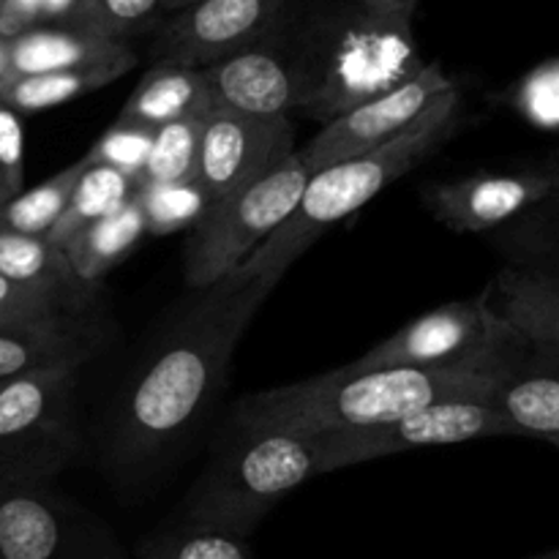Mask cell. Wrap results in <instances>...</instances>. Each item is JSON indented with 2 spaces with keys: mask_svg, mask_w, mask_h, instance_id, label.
I'll return each mask as SVG.
<instances>
[{
  "mask_svg": "<svg viewBox=\"0 0 559 559\" xmlns=\"http://www.w3.org/2000/svg\"><path fill=\"white\" fill-rule=\"evenodd\" d=\"M295 0H194L158 25L153 63L205 69L265 38Z\"/></svg>",
  "mask_w": 559,
  "mask_h": 559,
  "instance_id": "8fae6325",
  "label": "cell"
},
{
  "mask_svg": "<svg viewBox=\"0 0 559 559\" xmlns=\"http://www.w3.org/2000/svg\"><path fill=\"white\" fill-rule=\"evenodd\" d=\"M513 107L540 131H559V58L530 71L513 91Z\"/></svg>",
  "mask_w": 559,
  "mask_h": 559,
  "instance_id": "d6a6232c",
  "label": "cell"
},
{
  "mask_svg": "<svg viewBox=\"0 0 559 559\" xmlns=\"http://www.w3.org/2000/svg\"><path fill=\"white\" fill-rule=\"evenodd\" d=\"M11 197H14V194H11V189H9V186H5L3 175H0V207H3V205H5V202H9V200H11Z\"/></svg>",
  "mask_w": 559,
  "mask_h": 559,
  "instance_id": "74e56055",
  "label": "cell"
},
{
  "mask_svg": "<svg viewBox=\"0 0 559 559\" xmlns=\"http://www.w3.org/2000/svg\"><path fill=\"white\" fill-rule=\"evenodd\" d=\"M9 76V41H0V82Z\"/></svg>",
  "mask_w": 559,
  "mask_h": 559,
  "instance_id": "8d00e7d4",
  "label": "cell"
},
{
  "mask_svg": "<svg viewBox=\"0 0 559 559\" xmlns=\"http://www.w3.org/2000/svg\"><path fill=\"white\" fill-rule=\"evenodd\" d=\"M278 282L227 276L186 306L115 409L107 448L112 467H151L197 429L222 393L240 336Z\"/></svg>",
  "mask_w": 559,
  "mask_h": 559,
  "instance_id": "6da1fadb",
  "label": "cell"
},
{
  "mask_svg": "<svg viewBox=\"0 0 559 559\" xmlns=\"http://www.w3.org/2000/svg\"><path fill=\"white\" fill-rule=\"evenodd\" d=\"M87 169V158L82 156L80 162L69 164L66 169L55 173L44 183L33 186V189H22L20 194L11 197L3 207H0V227L14 229L22 235H38L47 238L49 229L58 224L63 211L69 207L71 194L76 189V180Z\"/></svg>",
  "mask_w": 559,
  "mask_h": 559,
  "instance_id": "484cf974",
  "label": "cell"
},
{
  "mask_svg": "<svg viewBox=\"0 0 559 559\" xmlns=\"http://www.w3.org/2000/svg\"><path fill=\"white\" fill-rule=\"evenodd\" d=\"M551 445H555V448H557V451H559V440H557V442H551Z\"/></svg>",
  "mask_w": 559,
  "mask_h": 559,
  "instance_id": "60d3db41",
  "label": "cell"
},
{
  "mask_svg": "<svg viewBox=\"0 0 559 559\" xmlns=\"http://www.w3.org/2000/svg\"><path fill=\"white\" fill-rule=\"evenodd\" d=\"M0 175L11 194H20L25 183V136L20 112L0 102Z\"/></svg>",
  "mask_w": 559,
  "mask_h": 559,
  "instance_id": "836d02e7",
  "label": "cell"
},
{
  "mask_svg": "<svg viewBox=\"0 0 559 559\" xmlns=\"http://www.w3.org/2000/svg\"><path fill=\"white\" fill-rule=\"evenodd\" d=\"M530 559H559V549H555V551H546V555L530 557Z\"/></svg>",
  "mask_w": 559,
  "mask_h": 559,
  "instance_id": "f35d334b",
  "label": "cell"
},
{
  "mask_svg": "<svg viewBox=\"0 0 559 559\" xmlns=\"http://www.w3.org/2000/svg\"><path fill=\"white\" fill-rule=\"evenodd\" d=\"M0 559H74L71 519L41 484H0Z\"/></svg>",
  "mask_w": 559,
  "mask_h": 559,
  "instance_id": "2e32d148",
  "label": "cell"
},
{
  "mask_svg": "<svg viewBox=\"0 0 559 559\" xmlns=\"http://www.w3.org/2000/svg\"><path fill=\"white\" fill-rule=\"evenodd\" d=\"M489 304L533 347L559 353V276L506 265L489 284Z\"/></svg>",
  "mask_w": 559,
  "mask_h": 559,
  "instance_id": "ac0fdd59",
  "label": "cell"
},
{
  "mask_svg": "<svg viewBox=\"0 0 559 559\" xmlns=\"http://www.w3.org/2000/svg\"><path fill=\"white\" fill-rule=\"evenodd\" d=\"M207 87L202 69L173 63H153L145 71L115 120L140 129L158 131L183 118H207Z\"/></svg>",
  "mask_w": 559,
  "mask_h": 559,
  "instance_id": "d6986e66",
  "label": "cell"
},
{
  "mask_svg": "<svg viewBox=\"0 0 559 559\" xmlns=\"http://www.w3.org/2000/svg\"><path fill=\"white\" fill-rule=\"evenodd\" d=\"M91 309H98V306H91ZM91 309L69 304V300L58 298L52 293H44V289L25 287V284H16L11 278L0 276V331Z\"/></svg>",
  "mask_w": 559,
  "mask_h": 559,
  "instance_id": "1f68e13d",
  "label": "cell"
},
{
  "mask_svg": "<svg viewBox=\"0 0 559 559\" xmlns=\"http://www.w3.org/2000/svg\"><path fill=\"white\" fill-rule=\"evenodd\" d=\"M98 309L0 331V382L41 371H80L104 349Z\"/></svg>",
  "mask_w": 559,
  "mask_h": 559,
  "instance_id": "9a60e30c",
  "label": "cell"
},
{
  "mask_svg": "<svg viewBox=\"0 0 559 559\" xmlns=\"http://www.w3.org/2000/svg\"><path fill=\"white\" fill-rule=\"evenodd\" d=\"M136 202L145 216V233L151 238L191 229L211 207V200L197 180H186V183H145L140 180Z\"/></svg>",
  "mask_w": 559,
  "mask_h": 559,
  "instance_id": "83f0119b",
  "label": "cell"
},
{
  "mask_svg": "<svg viewBox=\"0 0 559 559\" xmlns=\"http://www.w3.org/2000/svg\"><path fill=\"white\" fill-rule=\"evenodd\" d=\"M322 437L328 448L325 469L333 473V469L396 456L415 448L459 445V442L486 440V437H516V431L489 399H451V402L415 409L391 424Z\"/></svg>",
  "mask_w": 559,
  "mask_h": 559,
  "instance_id": "9c48e42d",
  "label": "cell"
},
{
  "mask_svg": "<svg viewBox=\"0 0 559 559\" xmlns=\"http://www.w3.org/2000/svg\"><path fill=\"white\" fill-rule=\"evenodd\" d=\"M76 371L0 382V484H41L74 448Z\"/></svg>",
  "mask_w": 559,
  "mask_h": 559,
  "instance_id": "ba28073f",
  "label": "cell"
},
{
  "mask_svg": "<svg viewBox=\"0 0 559 559\" xmlns=\"http://www.w3.org/2000/svg\"><path fill=\"white\" fill-rule=\"evenodd\" d=\"M145 216H142L140 202L134 200L118 213L107 218H98L91 227L80 229L69 243L63 246L66 257H69L71 267L85 282L87 287H102L104 276L112 267H118L131 251L136 249L142 238H145Z\"/></svg>",
  "mask_w": 559,
  "mask_h": 559,
  "instance_id": "7402d4cb",
  "label": "cell"
},
{
  "mask_svg": "<svg viewBox=\"0 0 559 559\" xmlns=\"http://www.w3.org/2000/svg\"><path fill=\"white\" fill-rule=\"evenodd\" d=\"M502 374L484 369H360L349 364L311 380L249 393L229 424L298 435L371 429L451 399H489Z\"/></svg>",
  "mask_w": 559,
  "mask_h": 559,
  "instance_id": "7a4b0ae2",
  "label": "cell"
},
{
  "mask_svg": "<svg viewBox=\"0 0 559 559\" xmlns=\"http://www.w3.org/2000/svg\"><path fill=\"white\" fill-rule=\"evenodd\" d=\"M175 0H76L66 22L74 31L91 33L104 41L126 44V38L147 31L162 14H175Z\"/></svg>",
  "mask_w": 559,
  "mask_h": 559,
  "instance_id": "4316f807",
  "label": "cell"
},
{
  "mask_svg": "<svg viewBox=\"0 0 559 559\" xmlns=\"http://www.w3.org/2000/svg\"><path fill=\"white\" fill-rule=\"evenodd\" d=\"M506 265L535 267L559 276V189L495 233Z\"/></svg>",
  "mask_w": 559,
  "mask_h": 559,
  "instance_id": "d4e9b609",
  "label": "cell"
},
{
  "mask_svg": "<svg viewBox=\"0 0 559 559\" xmlns=\"http://www.w3.org/2000/svg\"><path fill=\"white\" fill-rule=\"evenodd\" d=\"M151 142L153 131L115 120V123L93 142V147L85 153V158L91 164H104V167H112L118 169V173H126L131 175V178L140 180L147 162V153H151Z\"/></svg>",
  "mask_w": 559,
  "mask_h": 559,
  "instance_id": "4dcf8cb0",
  "label": "cell"
},
{
  "mask_svg": "<svg viewBox=\"0 0 559 559\" xmlns=\"http://www.w3.org/2000/svg\"><path fill=\"white\" fill-rule=\"evenodd\" d=\"M205 118H183L153 131L142 178L145 183H186L197 180L200 140Z\"/></svg>",
  "mask_w": 559,
  "mask_h": 559,
  "instance_id": "f1b7e54d",
  "label": "cell"
},
{
  "mask_svg": "<svg viewBox=\"0 0 559 559\" xmlns=\"http://www.w3.org/2000/svg\"><path fill=\"white\" fill-rule=\"evenodd\" d=\"M559 189V164L508 173H475L467 178L431 183L424 205L435 222L459 235L497 233Z\"/></svg>",
  "mask_w": 559,
  "mask_h": 559,
  "instance_id": "5bb4252c",
  "label": "cell"
},
{
  "mask_svg": "<svg viewBox=\"0 0 559 559\" xmlns=\"http://www.w3.org/2000/svg\"><path fill=\"white\" fill-rule=\"evenodd\" d=\"M136 55H123L118 60L98 66H85V69H66V71H47V74H27V76H9L0 85V102L11 107L14 112H44V109L60 107L85 93L102 91L112 85L115 80L134 69Z\"/></svg>",
  "mask_w": 559,
  "mask_h": 559,
  "instance_id": "603a6c76",
  "label": "cell"
},
{
  "mask_svg": "<svg viewBox=\"0 0 559 559\" xmlns=\"http://www.w3.org/2000/svg\"><path fill=\"white\" fill-rule=\"evenodd\" d=\"M293 9L278 31L304 74V112L325 123L424 69L409 20L369 14L347 0V5L317 11L295 25Z\"/></svg>",
  "mask_w": 559,
  "mask_h": 559,
  "instance_id": "277c9868",
  "label": "cell"
},
{
  "mask_svg": "<svg viewBox=\"0 0 559 559\" xmlns=\"http://www.w3.org/2000/svg\"><path fill=\"white\" fill-rule=\"evenodd\" d=\"M325 437L233 426L186 497L189 527L246 538L284 497L325 469Z\"/></svg>",
  "mask_w": 559,
  "mask_h": 559,
  "instance_id": "5b68a950",
  "label": "cell"
},
{
  "mask_svg": "<svg viewBox=\"0 0 559 559\" xmlns=\"http://www.w3.org/2000/svg\"><path fill=\"white\" fill-rule=\"evenodd\" d=\"M123 55H131L129 44L104 41L69 25H38L9 44V76L85 69V66L109 63Z\"/></svg>",
  "mask_w": 559,
  "mask_h": 559,
  "instance_id": "ffe728a7",
  "label": "cell"
},
{
  "mask_svg": "<svg viewBox=\"0 0 559 559\" xmlns=\"http://www.w3.org/2000/svg\"><path fill=\"white\" fill-rule=\"evenodd\" d=\"M295 151L289 115H211L202 126L197 183L213 205L265 178Z\"/></svg>",
  "mask_w": 559,
  "mask_h": 559,
  "instance_id": "7c38bea8",
  "label": "cell"
},
{
  "mask_svg": "<svg viewBox=\"0 0 559 559\" xmlns=\"http://www.w3.org/2000/svg\"><path fill=\"white\" fill-rule=\"evenodd\" d=\"M311 173L298 151L257 183L213 202L191 227L183 251L186 282L194 293L238 271L300 202Z\"/></svg>",
  "mask_w": 559,
  "mask_h": 559,
  "instance_id": "8992f818",
  "label": "cell"
},
{
  "mask_svg": "<svg viewBox=\"0 0 559 559\" xmlns=\"http://www.w3.org/2000/svg\"><path fill=\"white\" fill-rule=\"evenodd\" d=\"M191 3H194V0H175V5H178V11L186 9V5H191Z\"/></svg>",
  "mask_w": 559,
  "mask_h": 559,
  "instance_id": "ab89813d",
  "label": "cell"
},
{
  "mask_svg": "<svg viewBox=\"0 0 559 559\" xmlns=\"http://www.w3.org/2000/svg\"><path fill=\"white\" fill-rule=\"evenodd\" d=\"M278 25L251 47L202 69L211 115L229 112L267 118V115L306 109L304 74Z\"/></svg>",
  "mask_w": 559,
  "mask_h": 559,
  "instance_id": "4fadbf2b",
  "label": "cell"
},
{
  "mask_svg": "<svg viewBox=\"0 0 559 559\" xmlns=\"http://www.w3.org/2000/svg\"><path fill=\"white\" fill-rule=\"evenodd\" d=\"M358 9L369 11L377 16H391V20H409L413 22L418 0H349Z\"/></svg>",
  "mask_w": 559,
  "mask_h": 559,
  "instance_id": "e575fe53",
  "label": "cell"
},
{
  "mask_svg": "<svg viewBox=\"0 0 559 559\" xmlns=\"http://www.w3.org/2000/svg\"><path fill=\"white\" fill-rule=\"evenodd\" d=\"M462 126L464 96L462 87H453L442 93L396 140L314 173L287 222L229 276L238 282H254L262 276L284 278L287 267L311 243H317L322 233L358 213L393 180L435 156L453 134H459Z\"/></svg>",
  "mask_w": 559,
  "mask_h": 559,
  "instance_id": "3957f363",
  "label": "cell"
},
{
  "mask_svg": "<svg viewBox=\"0 0 559 559\" xmlns=\"http://www.w3.org/2000/svg\"><path fill=\"white\" fill-rule=\"evenodd\" d=\"M489 402L513 426L516 437L559 440V353L533 347L506 369L497 380Z\"/></svg>",
  "mask_w": 559,
  "mask_h": 559,
  "instance_id": "e0dca14e",
  "label": "cell"
},
{
  "mask_svg": "<svg viewBox=\"0 0 559 559\" xmlns=\"http://www.w3.org/2000/svg\"><path fill=\"white\" fill-rule=\"evenodd\" d=\"M140 559H254V555L238 535L180 524L178 530L145 540Z\"/></svg>",
  "mask_w": 559,
  "mask_h": 559,
  "instance_id": "f546056e",
  "label": "cell"
},
{
  "mask_svg": "<svg viewBox=\"0 0 559 559\" xmlns=\"http://www.w3.org/2000/svg\"><path fill=\"white\" fill-rule=\"evenodd\" d=\"M527 342L491 309L489 289L478 298L451 300L360 355V369H484L506 374Z\"/></svg>",
  "mask_w": 559,
  "mask_h": 559,
  "instance_id": "52a82bcc",
  "label": "cell"
},
{
  "mask_svg": "<svg viewBox=\"0 0 559 559\" xmlns=\"http://www.w3.org/2000/svg\"><path fill=\"white\" fill-rule=\"evenodd\" d=\"M136 186H140V180L131 178V175L118 173L112 167H104V164L87 162V169L76 180V189L71 194L69 207L58 218V224L49 229L47 240L63 249L80 229L91 227L98 218L112 216L120 207L129 205L136 197Z\"/></svg>",
  "mask_w": 559,
  "mask_h": 559,
  "instance_id": "cb8c5ba5",
  "label": "cell"
},
{
  "mask_svg": "<svg viewBox=\"0 0 559 559\" xmlns=\"http://www.w3.org/2000/svg\"><path fill=\"white\" fill-rule=\"evenodd\" d=\"M76 0H41V22H66V16L74 11Z\"/></svg>",
  "mask_w": 559,
  "mask_h": 559,
  "instance_id": "d590c367",
  "label": "cell"
},
{
  "mask_svg": "<svg viewBox=\"0 0 559 559\" xmlns=\"http://www.w3.org/2000/svg\"><path fill=\"white\" fill-rule=\"evenodd\" d=\"M453 87H459V82L442 69V63H424L418 74L393 91L328 120L304 147H298V156L314 175L344 158L377 151L407 131L442 93Z\"/></svg>",
  "mask_w": 559,
  "mask_h": 559,
  "instance_id": "30bf717a",
  "label": "cell"
},
{
  "mask_svg": "<svg viewBox=\"0 0 559 559\" xmlns=\"http://www.w3.org/2000/svg\"><path fill=\"white\" fill-rule=\"evenodd\" d=\"M0 276L25 287L44 289L74 306H96L98 289L87 287L71 267L60 246L38 235H22L0 227Z\"/></svg>",
  "mask_w": 559,
  "mask_h": 559,
  "instance_id": "44dd1931",
  "label": "cell"
}]
</instances>
